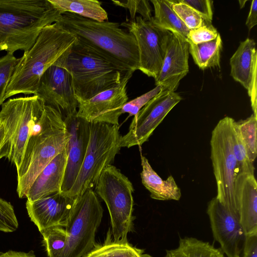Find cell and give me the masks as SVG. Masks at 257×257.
I'll return each mask as SVG.
<instances>
[{"instance_id":"cell-26","label":"cell","mask_w":257,"mask_h":257,"mask_svg":"<svg viewBox=\"0 0 257 257\" xmlns=\"http://www.w3.org/2000/svg\"><path fill=\"white\" fill-rule=\"evenodd\" d=\"M188 43L189 52L200 69L220 67L222 42L219 34L214 40L209 42L197 44Z\"/></svg>"},{"instance_id":"cell-21","label":"cell","mask_w":257,"mask_h":257,"mask_svg":"<svg viewBox=\"0 0 257 257\" xmlns=\"http://www.w3.org/2000/svg\"><path fill=\"white\" fill-rule=\"evenodd\" d=\"M141 158L142 182L150 192V197L161 201L179 200L181 197V190L173 177L170 175L166 180H163L152 168L148 160L142 155Z\"/></svg>"},{"instance_id":"cell-8","label":"cell","mask_w":257,"mask_h":257,"mask_svg":"<svg viewBox=\"0 0 257 257\" xmlns=\"http://www.w3.org/2000/svg\"><path fill=\"white\" fill-rule=\"evenodd\" d=\"M95 190L107 207L113 241H127V234L134 229V189L132 182L116 167L110 165L100 176Z\"/></svg>"},{"instance_id":"cell-35","label":"cell","mask_w":257,"mask_h":257,"mask_svg":"<svg viewBox=\"0 0 257 257\" xmlns=\"http://www.w3.org/2000/svg\"><path fill=\"white\" fill-rule=\"evenodd\" d=\"M218 34L211 23L204 21L201 26L197 29L190 30L187 40L188 43L197 44L214 40Z\"/></svg>"},{"instance_id":"cell-30","label":"cell","mask_w":257,"mask_h":257,"mask_svg":"<svg viewBox=\"0 0 257 257\" xmlns=\"http://www.w3.org/2000/svg\"><path fill=\"white\" fill-rule=\"evenodd\" d=\"M231 140L233 153L237 163L238 174L240 173L254 174L255 168L253 163H251L248 158L239 130L235 120L232 124Z\"/></svg>"},{"instance_id":"cell-37","label":"cell","mask_w":257,"mask_h":257,"mask_svg":"<svg viewBox=\"0 0 257 257\" xmlns=\"http://www.w3.org/2000/svg\"><path fill=\"white\" fill-rule=\"evenodd\" d=\"M187 5L196 12L206 22L211 23L213 1L210 0H176Z\"/></svg>"},{"instance_id":"cell-11","label":"cell","mask_w":257,"mask_h":257,"mask_svg":"<svg viewBox=\"0 0 257 257\" xmlns=\"http://www.w3.org/2000/svg\"><path fill=\"white\" fill-rule=\"evenodd\" d=\"M175 91L162 90L134 117L128 132L121 138V146H140L147 141L168 113L181 100Z\"/></svg>"},{"instance_id":"cell-22","label":"cell","mask_w":257,"mask_h":257,"mask_svg":"<svg viewBox=\"0 0 257 257\" xmlns=\"http://www.w3.org/2000/svg\"><path fill=\"white\" fill-rule=\"evenodd\" d=\"M230 75L248 90L254 68L257 66V52L253 39L241 42L230 59Z\"/></svg>"},{"instance_id":"cell-9","label":"cell","mask_w":257,"mask_h":257,"mask_svg":"<svg viewBox=\"0 0 257 257\" xmlns=\"http://www.w3.org/2000/svg\"><path fill=\"white\" fill-rule=\"evenodd\" d=\"M103 209L96 193L88 189L75 199L64 226L66 245L57 257H83L94 246L95 234Z\"/></svg>"},{"instance_id":"cell-12","label":"cell","mask_w":257,"mask_h":257,"mask_svg":"<svg viewBox=\"0 0 257 257\" xmlns=\"http://www.w3.org/2000/svg\"><path fill=\"white\" fill-rule=\"evenodd\" d=\"M69 51L61 56L42 75L34 95L42 99L65 116L77 110L79 103L72 85L71 76L65 66Z\"/></svg>"},{"instance_id":"cell-32","label":"cell","mask_w":257,"mask_h":257,"mask_svg":"<svg viewBox=\"0 0 257 257\" xmlns=\"http://www.w3.org/2000/svg\"><path fill=\"white\" fill-rule=\"evenodd\" d=\"M172 2L173 10L189 30L197 29L203 25L204 20L191 8L176 0Z\"/></svg>"},{"instance_id":"cell-2","label":"cell","mask_w":257,"mask_h":257,"mask_svg":"<svg viewBox=\"0 0 257 257\" xmlns=\"http://www.w3.org/2000/svg\"><path fill=\"white\" fill-rule=\"evenodd\" d=\"M76 37L57 22L42 30L35 43L19 58L5 99L18 94H34L44 72L76 42Z\"/></svg>"},{"instance_id":"cell-20","label":"cell","mask_w":257,"mask_h":257,"mask_svg":"<svg viewBox=\"0 0 257 257\" xmlns=\"http://www.w3.org/2000/svg\"><path fill=\"white\" fill-rule=\"evenodd\" d=\"M67 157L66 147L37 176L27 192V200L34 201L54 193L60 192Z\"/></svg>"},{"instance_id":"cell-6","label":"cell","mask_w":257,"mask_h":257,"mask_svg":"<svg viewBox=\"0 0 257 257\" xmlns=\"http://www.w3.org/2000/svg\"><path fill=\"white\" fill-rule=\"evenodd\" d=\"M119 125L90 123L88 147L80 170L71 188L64 195L72 198L92 189L103 170L114 161L121 148Z\"/></svg>"},{"instance_id":"cell-3","label":"cell","mask_w":257,"mask_h":257,"mask_svg":"<svg viewBox=\"0 0 257 257\" xmlns=\"http://www.w3.org/2000/svg\"><path fill=\"white\" fill-rule=\"evenodd\" d=\"M68 139L62 114L45 104L41 117L32 127L21 165L17 171L19 198H26L37 176L66 148Z\"/></svg>"},{"instance_id":"cell-13","label":"cell","mask_w":257,"mask_h":257,"mask_svg":"<svg viewBox=\"0 0 257 257\" xmlns=\"http://www.w3.org/2000/svg\"><path fill=\"white\" fill-rule=\"evenodd\" d=\"M120 26L126 28L136 40L139 58L138 70L156 79L163 62L165 30L155 27L141 16L136 17L134 21L123 22Z\"/></svg>"},{"instance_id":"cell-4","label":"cell","mask_w":257,"mask_h":257,"mask_svg":"<svg viewBox=\"0 0 257 257\" xmlns=\"http://www.w3.org/2000/svg\"><path fill=\"white\" fill-rule=\"evenodd\" d=\"M60 15L48 0H0V51H28Z\"/></svg>"},{"instance_id":"cell-18","label":"cell","mask_w":257,"mask_h":257,"mask_svg":"<svg viewBox=\"0 0 257 257\" xmlns=\"http://www.w3.org/2000/svg\"><path fill=\"white\" fill-rule=\"evenodd\" d=\"M75 199L57 192L34 201L27 200L26 209L31 221L41 233L54 227H64Z\"/></svg>"},{"instance_id":"cell-29","label":"cell","mask_w":257,"mask_h":257,"mask_svg":"<svg viewBox=\"0 0 257 257\" xmlns=\"http://www.w3.org/2000/svg\"><path fill=\"white\" fill-rule=\"evenodd\" d=\"M41 233L48 256L57 257L66 245L67 233L65 228L60 226L54 227Z\"/></svg>"},{"instance_id":"cell-1","label":"cell","mask_w":257,"mask_h":257,"mask_svg":"<svg viewBox=\"0 0 257 257\" xmlns=\"http://www.w3.org/2000/svg\"><path fill=\"white\" fill-rule=\"evenodd\" d=\"M73 34L77 43L96 53L121 70L139 69V51L134 36L118 23L97 22L66 12L57 21Z\"/></svg>"},{"instance_id":"cell-34","label":"cell","mask_w":257,"mask_h":257,"mask_svg":"<svg viewBox=\"0 0 257 257\" xmlns=\"http://www.w3.org/2000/svg\"><path fill=\"white\" fill-rule=\"evenodd\" d=\"M18 226L13 206L0 197V231L12 232L18 229Z\"/></svg>"},{"instance_id":"cell-23","label":"cell","mask_w":257,"mask_h":257,"mask_svg":"<svg viewBox=\"0 0 257 257\" xmlns=\"http://www.w3.org/2000/svg\"><path fill=\"white\" fill-rule=\"evenodd\" d=\"M151 2L155 13L150 21L152 24L160 29L179 35L187 40L190 30L173 10L172 0H151Z\"/></svg>"},{"instance_id":"cell-17","label":"cell","mask_w":257,"mask_h":257,"mask_svg":"<svg viewBox=\"0 0 257 257\" xmlns=\"http://www.w3.org/2000/svg\"><path fill=\"white\" fill-rule=\"evenodd\" d=\"M77 111L67 114L64 120L69 136L67 162L60 192L67 193L75 181L88 147L90 123L78 117Z\"/></svg>"},{"instance_id":"cell-15","label":"cell","mask_w":257,"mask_h":257,"mask_svg":"<svg viewBox=\"0 0 257 257\" xmlns=\"http://www.w3.org/2000/svg\"><path fill=\"white\" fill-rule=\"evenodd\" d=\"M207 214L213 237L226 257H241L247 235L235 216L216 197L208 202Z\"/></svg>"},{"instance_id":"cell-41","label":"cell","mask_w":257,"mask_h":257,"mask_svg":"<svg viewBox=\"0 0 257 257\" xmlns=\"http://www.w3.org/2000/svg\"><path fill=\"white\" fill-rule=\"evenodd\" d=\"M5 133L4 127L0 124V159L3 157L6 158L7 152L3 146L5 141Z\"/></svg>"},{"instance_id":"cell-7","label":"cell","mask_w":257,"mask_h":257,"mask_svg":"<svg viewBox=\"0 0 257 257\" xmlns=\"http://www.w3.org/2000/svg\"><path fill=\"white\" fill-rule=\"evenodd\" d=\"M45 105L44 100L36 95L9 99L1 105L0 124L5 133L4 146L8 152L7 158L17 171L21 165L32 127L41 117Z\"/></svg>"},{"instance_id":"cell-38","label":"cell","mask_w":257,"mask_h":257,"mask_svg":"<svg viewBox=\"0 0 257 257\" xmlns=\"http://www.w3.org/2000/svg\"><path fill=\"white\" fill-rule=\"evenodd\" d=\"M241 257H257V234L247 235Z\"/></svg>"},{"instance_id":"cell-27","label":"cell","mask_w":257,"mask_h":257,"mask_svg":"<svg viewBox=\"0 0 257 257\" xmlns=\"http://www.w3.org/2000/svg\"><path fill=\"white\" fill-rule=\"evenodd\" d=\"M83 257H152L143 249L127 241H105L94 247Z\"/></svg>"},{"instance_id":"cell-14","label":"cell","mask_w":257,"mask_h":257,"mask_svg":"<svg viewBox=\"0 0 257 257\" xmlns=\"http://www.w3.org/2000/svg\"><path fill=\"white\" fill-rule=\"evenodd\" d=\"M134 72H126L117 85L79 102L77 116L90 123L119 125L122 107L128 100L126 85Z\"/></svg>"},{"instance_id":"cell-16","label":"cell","mask_w":257,"mask_h":257,"mask_svg":"<svg viewBox=\"0 0 257 257\" xmlns=\"http://www.w3.org/2000/svg\"><path fill=\"white\" fill-rule=\"evenodd\" d=\"M163 50L162 65L155 84L162 90L175 91L189 71V43L179 35L165 30Z\"/></svg>"},{"instance_id":"cell-5","label":"cell","mask_w":257,"mask_h":257,"mask_svg":"<svg viewBox=\"0 0 257 257\" xmlns=\"http://www.w3.org/2000/svg\"><path fill=\"white\" fill-rule=\"evenodd\" d=\"M65 66L78 103L117 85L126 72L77 42L67 53Z\"/></svg>"},{"instance_id":"cell-24","label":"cell","mask_w":257,"mask_h":257,"mask_svg":"<svg viewBox=\"0 0 257 257\" xmlns=\"http://www.w3.org/2000/svg\"><path fill=\"white\" fill-rule=\"evenodd\" d=\"M52 7L61 14L69 12L97 22L108 21L106 11L102 3L96 0H48Z\"/></svg>"},{"instance_id":"cell-42","label":"cell","mask_w":257,"mask_h":257,"mask_svg":"<svg viewBox=\"0 0 257 257\" xmlns=\"http://www.w3.org/2000/svg\"><path fill=\"white\" fill-rule=\"evenodd\" d=\"M246 2V1H239L240 9H242L244 7V4Z\"/></svg>"},{"instance_id":"cell-25","label":"cell","mask_w":257,"mask_h":257,"mask_svg":"<svg viewBox=\"0 0 257 257\" xmlns=\"http://www.w3.org/2000/svg\"><path fill=\"white\" fill-rule=\"evenodd\" d=\"M164 257H226L220 248L193 237L180 238L177 247L166 250Z\"/></svg>"},{"instance_id":"cell-39","label":"cell","mask_w":257,"mask_h":257,"mask_svg":"<svg viewBox=\"0 0 257 257\" xmlns=\"http://www.w3.org/2000/svg\"><path fill=\"white\" fill-rule=\"evenodd\" d=\"M257 24V1L251 2L249 12L246 20L245 25L249 31Z\"/></svg>"},{"instance_id":"cell-28","label":"cell","mask_w":257,"mask_h":257,"mask_svg":"<svg viewBox=\"0 0 257 257\" xmlns=\"http://www.w3.org/2000/svg\"><path fill=\"white\" fill-rule=\"evenodd\" d=\"M245 146L248 158L254 163L257 156V116L251 114L245 119L235 121Z\"/></svg>"},{"instance_id":"cell-40","label":"cell","mask_w":257,"mask_h":257,"mask_svg":"<svg viewBox=\"0 0 257 257\" xmlns=\"http://www.w3.org/2000/svg\"><path fill=\"white\" fill-rule=\"evenodd\" d=\"M0 257H36L33 250L29 252L18 251L9 250L8 251L0 252Z\"/></svg>"},{"instance_id":"cell-10","label":"cell","mask_w":257,"mask_h":257,"mask_svg":"<svg viewBox=\"0 0 257 257\" xmlns=\"http://www.w3.org/2000/svg\"><path fill=\"white\" fill-rule=\"evenodd\" d=\"M234 120L226 116L220 119L213 130L210 158L217 185L216 198L236 217L235 183L238 170L231 140Z\"/></svg>"},{"instance_id":"cell-19","label":"cell","mask_w":257,"mask_h":257,"mask_svg":"<svg viewBox=\"0 0 257 257\" xmlns=\"http://www.w3.org/2000/svg\"><path fill=\"white\" fill-rule=\"evenodd\" d=\"M236 218L247 235L257 234V183L254 174L239 173L235 183Z\"/></svg>"},{"instance_id":"cell-33","label":"cell","mask_w":257,"mask_h":257,"mask_svg":"<svg viewBox=\"0 0 257 257\" xmlns=\"http://www.w3.org/2000/svg\"><path fill=\"white\" fill-rule=\"evenodd\" d=\"M112 2L115 6L127 9L131 15V20H135L137 13L146 21H150L152 19V9L149 1L112 0Z\"/></svg>"},{"instance_id":"cell-31","label":"cell","mask_w":257,"mask_h":257,"mask_svg":"<svg viewBox=\"0 0 257 257\" xmlns=\"http://www.w3.org/2000/svg\"><path fill=\"white\" fill-rule=\"evenodd\" d=\"M19 58L14 53L8 52L0 57V106L4 102L7 87Z\"/></svg>"},{"instance_id":"cell-36","label":"cell","mask_w":257,"mask_h":257,"mask_svg":"<svg viewBox=\"0 0 257 257\" xmlns=\"http://www.w3.org/2000/svg\"><path fill=\"white\" fill-rule=\"evenodd\" d=\"M162 89L157 85L154 88L136 98L126 102L122 107L121 114L128 113L129 116H135L146 104Z\"/></svg>"}]
</instances>
